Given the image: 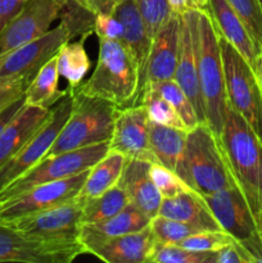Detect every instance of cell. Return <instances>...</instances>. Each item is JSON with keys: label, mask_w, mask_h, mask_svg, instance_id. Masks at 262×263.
<instances>
[{"label": "cell", "mask_w": 262, "mask_h": 263, "mask_svg": "<svg viewBox=\"0 0 262 263\" xmlns=\"http://www.w3.org/2000/svg\"><path fill=\"white\" fill-rule=\"evenodd\" d=\"M84 41L64 43L57 53L59 76L69 84V87L79 86L90 69V59L85 50Z\"/></svg>", "instance_id": "cell-28"}, {"label": "cell", "mask_w": 262, "mask_h": 263, "mask_svg": "<svg viewBox=\"0 0 262 263\" xmlns=\"http://www.w3.org/2000/svg\"><path fill=\"white\" fill-rule=\"evenodd\" d=\"M182 17L189 25L194 45L205 123L218 138L228 107L220 36L207 10H189Z\"/></svg>", "instance_id": "cell-1"}, {"label": "cell", "mask_w": 262, "mask_h": 263, "mask_svg": "<svg viewBox=\"0 0 262 263\" xmlns=\"http://www.w3.org/2000/svg\"><path fill=\"white\" fill-rule=\"evenodd\" d=\"M223 157L262 233V141L253 128L228 104L218 136Z\"/></svg>", "instance_id": "cell-2"}, {"label": "cell", "mask_w": 262, "mask_h": 263, "mask_svg": "<svg viewBox=\"0 0 262 263\" xmlns=\"http://www.w3.org/2000/svg\"><path fill=\"white\" fill-rule=\"evenodd\" d=\"M207 12L218 35L233 45L254 69L261 50L228 0H208Z\"/></svg>", "instance_id": "cell-18"}, {"label": "cell", "mask_w": 262, "mask_h": 263, "mask_svg": "<svg viewBox=\"0 0 262 263\" xmlns=\"http://www.w3.org/2000/svg\"><path fill=\"white\" fill-rule=\"evenodd\" d=\"M127 158L118 152L110 151L89 170L86 180L76 198L82 203L104 194L118 184Z\"/></svg>", "instance_id": "cell-25"}, {"label": "cell", "mask_w": 262, "mask_h": 263, "mask_svg": "<svg viewBox=\"0 0 262 263\" xmlns=\"http://www.w3.org/2000/svg\"><path fill=\"white\" fill-rule=\"evenodd\" d=\"M151 177L162 198H172L181 193L193 190L182 181L176 172L158 162L151 164Z\"/></svg>", "instance_id": "cell-36"}, {"label": "cell", "mask_w": 262, "mask_h": 263, "mask_svg": "<svg viewBox=\"0 0 262 263\" xmlns=\"http://www.w3.org/2000/svg\"><path fill=\"white\" fill-rule=\"evenodd\" d=\"M203 199L221 229L241 246H248L259 238L262 233H259L253 213L238 185L203 195Z\"/></svg>", "instance_id": "cell-13"}, {"label": "cell", "mask_w": 262, "mask_h": 263, "mask_svg": "<svg viewBox=\"0 0 262 263\" xmlns=\"http://www.w3.org/2000/svg\"><path fill=\"white\" fill-rule=\"evenodd\" d=\"M158 215L189 223L200 231H223L202 195L194 190L172 198H162Z\"/></svg>", "instance_id": "cell-23"}, {"label": "cell", "mask_w": 262, "mask_h": 263, "mask_svg": "<svg viewBox=\"0 0 262 263\" xmlns=\"http://www.w3.org/2000/svg\"><path fill=\"white\" fill-rule=\"evenodd\" d=\"M151 229L154 240L158 244H179L185 238L200 233L199 229L158 215L151 220Z\"/></svg>", "instance_id": "cell-34"}, {"label": "cell", "mask_w": 262, "mask_h": 263, "mask_svg": "<svg viewBox=\"0 0 262 263\" xmlns=\"http://www.w3.org/2000/svg\"><path fill=\"white\" fill-rule=\"evenodd\" d=\"M156 240L151 225L143 230L107 239L86 248L92 254L107 263H145L149 262Z\"/></svg>", "instance_id": "cell-17"}, {"label": "cell", "mask_w": 262, "mask_h": 263, "mask_svg": "<svg viewBox=\"0 0 262 263\" xmlns=\"http://www.w3.org/2000/svg\"><path fill=\"white\" fill-rule=\"evenodd\" d=\"M145 86L152 87L154 91L158 92L162 98H164L176 109V112L180 115L188 130H192L195 126L199 125V118H198L192 102L174 79L158 82H149Z\"/></svg>", "instance_id": "cell-30"}, {"label": "cell", "mask_w": 262, "mask_h": 263, "mask_svg": "<svg viewBox=\"0 0 262 263\" xmlns=\"http://www.w3.org/2000/svg\"><path fill=\"white\" fill-rule=\"evenodd\" d=\"M181 22V15L171 12L170 17L157 31L152 41L151 54L146 62L144 86L149 82L174 79L177 64V54H179Z\"/></svg>", "instance_id": "cell-16"}, {"label": "cell", "mask_w": 262, "mask_h": 263, "mask_svg": "<svg viewBox=\"0 0 262 263\" xmlns=\"http://www.w3.org/2000/svg\"><path fill=\"white\" fill-rule=\"evenodd\" d=\"M86 248L80 240L36 239L0 225V262L69 263Z\"/></svg>", "instance_id": "cell-8"}, {"label": "cell", "mask_w": 262, "mask_h": 263, "mask_svg": "<svg viewBox=\"0 0 262 263\" xmlns=\"http://www.w3.org/2000/svg\"><path fill=\"white\" fill-rule=\"evenodd\" d=\"M95 17L97 15L74 2L59 8V20L61 25L66 27L69 40L81 37L86 40L91 33L95 32Z\"/></svg>", "instance_id": "cell-32"}, {"label": "cell", "mask_w": 262, "mask_h": 263, "mask_svg": "<svg viewBox=\"0 0 262 263\" xmlns=\"http://www.w3.org/2000/svg\"><path fill=\"white\" fill-rule=\"evenodd\" d=\"M188 130L170 127L149 121V140L157 162L176 171L186 144Z\"/></svg>", "instance_id": "cell-26"}, {"label": "cell", "mask_w": 262, "mask_h": 263, "mask_svg": "<svg viewBox=\"0 0 262 263\" xmlns=\"http://www.w3.org/2000/svg\"><path fill=\"white\" fill-rule=\"evenodd\" d=\"M55 2L58 3L59 8H61V7H63V5H66V4H69V3L74 2V0H55Z\"/></svg>", "instance_id": "cell-46"}, {"label": "cell", "mask_w": 262, "mask_h": 263, "mask_svg": "<svg viewBox=\"0 0 262 263\" xmlns=\"http://www.w3.org/2000/svg\"><path fill=\"white\" fill-rule=\"evenodd\" d=\"M108 152L109 141H104L57 156L44 157L38 164L0 192V203L12 199L38 185L67 179L87 171Z\"/></svg>", "instance_id": "cell-7"}, {"label": "cell", "mask_w": 262, "mask_h": 263, "mask_svg": "<svg viewBox=\"0 0 262 263\" xmlns=\"http://www.w3.org/2000/svg\"><path fill=\"white\" fill-rule=\"evenodd\" d=\"M254 72H256L257 77H258V81H259V84H261V87H262V54H259V57L257 58L256 67H254Z\"/></svg>", "instance_id": "cell-45"}, {"label": "cell", "mask_w": 262, "mask_h": 263, "mask_svg": "<svg viewBox=\"0 0 262 263\" xmlns=\"http://www.w3.org/2000/svg\"><path fill=\"white\" fill-rule=\"evenodd\" d=\"M109 149L123 154L127 159L156 163L157 159L149 140V117L143 104L118 110Z\"/></svg>", "instance_id": "cell-15"}, {"label": "cell", "mask_w": 262, "mask_h": 263, "mask_svg": "<svg viewBox=\"0 0 262 263\" xmlns=\"http://www.w3.org/2000/svg\"><path fill=\"white\" fill-rule=\"evenodd\" d=\"M80 5L97 14H113L116 8L125 0H76Z\"/></svg>", "instance_id": "cell-41"}, {"label": "cell", "mask_w": 262, "mask_h": 263, "mask_svg": "<svg viewBox=\"0 0 262 263\" xmlns=\"http://www.w3.org/2000/svg\"><path fill=\"white\" fill-rule=\"evenodd\" d=\"M259 2V4H261V8H262V0H258Z\"/></svg>", "instance_id": "cell-47"}, {"label": "cell", "mask_w": 262, "mask_h": 263, "mask_svg": "<svg viewBox=\"0 0 262 263\" xmlns=\"http://www.w3.org/2000/svg\"><path fill=\"white\" fill-rule=\"evenodd\" d=\"M174 80L190 99L195 112H197L198 118H199V122L205 123L204 104H203L199 79H198L194 45H193L189 25L184 17H182L181 31H180L179 54H177V64Z\"/></svg>", "instance_id": "cell-24"}, {"label": "cell", "mask_w": 262, "mask_h": 263, "mask_svg": "<svg viewBox=\"0 0 262 263\" xmlns=\"http://www.w3.org/2000/svg\"><path fill=\"white\" fill-rule=\"evenodd\" d=\"M113 103L118 109L138 104L141 90L140 67L120 40L99 39L97 66L90 79L74 87Z\"/></svg>", "instance_id": "cell-3"}, {"label": "cell", "mask_w": 262, "mask_h": 263, "mask_svg": "<svg viewBox=\"0 0 262 263\" xmlns=\"http://www.w3.org/2000/svg\"><path fill=\"white\" fill-rule=\"evenodd\" d=\"M30 82L23 80H0V112L20 98L25 97V91Z\"/></svg>", "instance_id": "cell-40"}, {"label": "cell", "mask_w": 262, "mask_h": 263, "mask_svg": "<svg viewBox=\"0 0 262 263\" xmlns=\"http://www.w3.org/2000/svg\"><path fill=\"white\" fill-rule=\"evenodd\" d=\"M73 103L68 120L45 157L76 151L109 141L118 108L102 98L91 97L69 87Z\"/></svg>", "instance_id": "cell-5"}, {"label": "cell", "mask_w": 262, "mask_h": 263, "mask_svg": "<svg viewBox=\"0 0 262 263\" xmlns=\"http://www.w3.org/2000/svg\"><path fill=\"white\" fill-rule=\"evenodd\" d=\"M84 203L77 198L17 218L5 226L36 239L80 240Z\"/></svg>", "instance_id": "cell-11"}, {"label": "cell", "mask_w": 262, "mask_h": 263, "mask_svg": "<svg viewBox=\"0 0 262 263\" xmlns=\"http://www.w3.org/2000/svg\"><path fill=\"white\" fill-rule=\"evenodd\" d=\"M51 109L25 104L0 134V167L40 130Z\"/></svg>", "instance_id": "cell-22"}, {"label": "cell", "mask_w": 262, "mask_h": 263, "mask_svg": "<svg viewBox=\"0 0 262 263\" xmlns=\"http://www.w3.org/2000/svg\"><path fill=\"white\" fill-rule=\"evenodd\" d=\"M216 252H197L177 244L156 243L149 262L153 263H215Z\"/></svg>", "instance_id": "cell-33"}, {"label": "cell", "mask_w": 262, "mask_h": 263, "mask_svg": "<svg viewBox=\"0 0 262 263\" xmlns=\"http://www.w3.org/2000/svg\"><path fill=\"white\" fill-rule=\"evenodd\" d=\"M113 15L118 18L123 26L122 43L131 51L140 67L141 90L144 86V76L149 54L152 49V36L149 35L148 27L141 15L140 9L135 0H125L113 12ZM140 90V92H141ZM140 97V95H139Z\"/></svg>", "instance_id": "cell-20"}, {"label": "cell", "mask_w": 262, "mask_h": 263, "mask_svg": "<svg viewBox=\"0 0 262 263\" xmlns=\"http://www.w3.org/2000/svg\"><path fill=\"white\" fill-rule=\"evenodd\" d=\"M130 203L127 194L120 184L115 185L104 194L84 202L81 225L98 223L117 215Z\"/></svg>", "instance_id": "cell-29"}, {"label": "cell", "mask_w": 262, "mask_h": 263, "mask_svg": "<svg viewBox=\"0 0 262 263\" xmlns=\"http://www.w3.org/2000/svg\"><path fill=\"white\" fill-rule=\"evenodd\" d=\"M220 46L228 104L248 122L262 141V87L258 77L246 58L221 36Z\"/></svg>", "instance_id": "cell-6"}, {"label": "cell", "mask_w": 262, "mask_h": 263, "mask_svg": "<svg viewBox=\"0 0 262 263\" xmlns=\"http://www.w3.org/2000/svg\"><path fill=\"white\" fill-rule=\"evenodd\" d=\"M151 162L127 159L118 184L123 187L128 200L148 217L158 216L162 195L151 177Z\"/></svg>", "instance_id": "cell-19"}, {"label": "cell", "mask_w": 262, "mask_h": 263, "mask_svg": "<svg viewBox=\"0 0 262 263\" xmlns=\"http://www.w3.org/2000/svg\"><path fill=\"white\" fill-rule=\"evenodd\" d=\"M25 3L26 0H0V30L21 12Z\"/></svg>", "instance_id": "cell-42"}, {"label": "cell", "mask_w": 262, "mask_h": 263, "mask_svg": "<svg viewBox=\"0 0 262 263\" xmlns=\"http://www.w3.org/2000/svg\"><path fill=\"white\" fill-rule=\"evenodd\" d=\"M262 54V8L258 0H228Z\"/></svg>", "instance_id": "cell-35"}, {"label": "cell", "mask_w": 262, "mask_h": 263, "mask_svg": "<svg viewBox=\"0 0 262 263\" xmlns=\"http://www.w3.org/2000/svg\"><path fill=\"white\" fill-rule=\"evenodd\" d=\"M151 217L130 202L121 212L108 220L98 223L81 225L79 239L85 248H89L107 239L143 230L151 225Z\"/></svg>", "instance_id": "cell-21"}, {"label": "cell", "mask_w": 262, "mask_h": 263, "mask_svg": "<svg viewBox=\"0 0 262 263\" xmlns=\"http://www.w3.org/2000/svg\"><path fill=\"white\" fill-rule=\"evenodd\" d=\"M236 241L225 231H200L180 241L177 246L197 252H216Z\"/></svg>", "instance_id": "cell-37"}, {"label": "cell", "mask_w": 262, "mask_h": 263, "mask_svg": "<svg viewBox=\"0 0 262 263\" xmlns=\"http://www.w3.org/2000/svg\"><path fill=\"white\" fill-rule=\"evenodd\" d=\"M138 104H143L145 107L149 121H152V122L170 126V127L188 130L180 115L176 112V109L164 98H162L158 92L154 91L152 87H144L143 91L140 92V97H139Z\"/></svg>", "instance_id": "cell-31"}, {"label": "cell", "mask_w": 262, "mask_h": 263, "mask_svg": "<svg viewBox=\"0 0 262 263\" xmlns=\"http://www.w3.org/2000/svg\"><path fill=\"white\" fill-rule=\"evenodd\" d=\"M58 80L59 72L55 54L41 67L26 89V104L50 109L67 94V89L63 91L58 90Z\"/></svg>", "instance_id": "cell-27"}, {"label": "cell", "mask_w": 262, "mask_h": 263, "mask_svg": "<svg viewBox=\"0 0 262 263\" xmlns=\"http://www.w3.org/2000/svg\"><path fill=\"white\" fill-rule=\"evenodd\" d=\"M175 172L202 197L236 185L218 138L207 123L188 131L184 153Z\"/></svg>", "instance_id": "cell-4"}, {"label": "cell", "mask_w": 262, "mask_h": 263, "mask_svg": "<svg viewBox=\"0 0 262 263\" xmlns=\"http://www.w3.org/2000/svg\"><path fill=\"white\" fill-rule=\"evenodd\" d=\"M95 33L99 39L122 40L123 26L113 14H97L95 17Z\"/></svg>", "instance_id": "cell-39"}, {"label": "cell", "mask_w": 262, "mask_h": 263, "mask_svg": "<svg viewBox=\"0 0 262 263\" xmlns=\"http://www.w3.org/2000/svg\"><path fill=\"white\" fill-rule=\"evenodd\" d=\"M172 13L182 15L189 10H207L208 0H167Z\"/></svg>", "instance_id": "cell-43"}, {"label": "cell", "mask_w": 262, "mask_h": 263, "mask_svg": "<svg viewBox=\"0 0 262 263\" xmlns=\"http://www.w3.org/2000/svg\"><path fill=\"white\" fill-rule=\"evenodd\" d=\"M135 2L145 21L149 35L153 39L162 23L171 14L169 2L167 0H135Z\"/></svg>", "instance_id": "cell-38"}, {"label": "cell", "mask_w": 262, "mask_h": 263, "mask_svg": "<svg viewBox=\"0 0 262 263\" xmlns=\"http://www.w3.org/2000/svg\"><path fill=\"white\" fill-rule=\"evenodd\" d=\"M25 104H26L25 97H22L18 100H15L14 103H12L10 105H8L4 110L0 112V134H2V131L4 130L5 126H7L8 123L15 117V115H17V113L25 107Z\"/></svg>", "instance_id": "cell-44"}, {"label": "cell", "mask_w": 262, "mask_h": 263, "mask_svg": "<svg viewBox=\"0 0 262 263\" xmlns=\"http://www.w3.org/2000/svg\"><path fill=\"white\" fill-rule=\"evenodd\" d=\"M72 103L73 98L67 87V94L57 103L55 108L50 110V116L40 130L9 161L0 167V192L10 182L25 175L48 154L49 149L71 115Z\"/></svg>", "instance_id": "cell-9"}, {"label": "cell", "mask_w": 262, "mask_h": 263, "mask_svg": "<svg viewBox=\"0 0 262 263\" xmlns=\"http://www.w3.org/2000/svg\"><path fill=\"white\" fill-rule=\"evenodd\" d=\"M58 18L55 0H26L21 12L0 30V54L45 35Z\"/></svg>", "instance_id": "cell-14"}, {"label": "cell", "mask_w": 262, "mask_h": 263, "mask_svg": "<svg viewBox=\"0 0 262 263\" xmlns=\"http://www.w3.org/2000/svg\"><path fill=\"white\" fill-rule=\"evenodd\" d=\"M87 171L67 179L38 185L32 189L0 203V225H8L12 221L31 213L40 212L46 208L76 198L86 180Z\"/></svg>", "instance_id": "cell-12"}, {"label": "cell", "mask_w": 262, "mask_h": 263, "mask_svg": "<svg viewBox=\"0 0 262 263\" xmlns=\"http://www.w3.org/2000/svg\"><path fill=\"white\" fill-rule=\"evenodd\" d=\"M69 41L66 27L59 23L45 35L13 50L0 54V80H23L31 82L41 67Z\"/></svg>", "instance_id": "cell-10"}]
</instances>
